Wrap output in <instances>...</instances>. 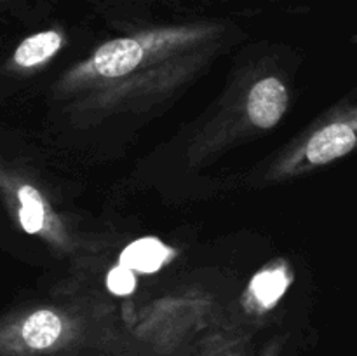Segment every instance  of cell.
<instances>
[{"mask_svg":"<svg viewBox=\"0 0 357 356\" xmlns=\"http://www.w3.org/2000/svg\"><path fill=\"white\" fill-rule=\"evenodd\" d=\"M246 108L248 117L257 128H274L288 108V89L279 79L267 77L251 87Z\"/></svg>","mask_w":357,"mask_h":356,"instance_id":"6da1fadb","label":"cell"},{"mask_svg":"<svg viewBox=\"0 0 357 356\" xmlns=\"http://www.w3.org/2000/svg\"><path fill=\"white\" fill-rule=\"evenodd\" d=\"M143 54V45L135 38H115L94 52L93 68L108 79L124 77L138 68Z\"/></svg>","mask_w":357,"mask_h":356,"instance_id":"7a4b0ae2","label":"cell"},{"mask_svg":"<svg viewBox=\"0 0 357 356\" xmlns=\"http://www.w3.org/2000/svg\"><path fill=\"white\" fill-rule=\"evenodd\" d=\"M356 147L354 126L333 122L312 135L305 147V157L310 164H326L345 156Z\"/></svg>","mask_w":357,"mask_h":356,"instance_id":"3957f363","label":"cell"},{"mask_svg":"<svg viewBox=\"0 0 357 356\" xmlns=\"http://www.w3.org/2000/svg\"><path fill=\"white\" fill-rule=\"evenodd\" d=\"M171 251L166 244L155 237H142L129 244L121 255V265H126L131 271L155 272L162 267Z\"/></svg>","mask_w":357,"mask_h":356,"instance_id":"277c9868","label":"cell"},{"mask_svg":"<svg viewBox=\"0 0 357 356\" xmlns=\"http://www.w3.org/2000/svg\"><path fill=\"white\" fill-rule=\"evenodd\" d=\"M63 44V38L58 31H40L37 35L24 38L17 49L14 51L13 61L17 66L23 68H30V66H37L40 63L47 61L49 58L59 51Z\"/></svg>","mask_w":357,"mask_h":356,"instance_id":"5b68a950","label":"cell"},{"mask_svg":"<svg viewBox=\"0 0 357 356\" xmlns=\"http://www.w3.org/2000/svg\"><path fill=\"white\" fill-rule=\"evenodd\" d=\"M20 199V223L28 234H35L42 230L45 222V209L40 195L30 185H21L17 188Z\"/></svg>","mask_w":357,"mask_h":356,"instance_id":"8992f818","label":"cell"},{"mask_svg":"<svg viewBox=\"0 0 357 356\" xmlns=\"http://www.w3.org/2000/svg\"><path fill=\"white\" fill-rule=\"evenodd\" d=\"M288 286V278H286L282 269H272V271H264L258 276H255L251 283V292L255 299L265 307H271L281 299Z\"/></svg>","mask_w":357,"mask_h":356,"instance_id":"52a82bcc","label":"cell"},{"mask_svg":"<svg viewBox=\"0 0 357 356\" xmlns=\"http://www.w3.org/2000/svg\"><path fill=\"white\" fill-rule=\"evenodd\" d=\"M107 285L108 290L115 295H129L136 288V276L131 269L119 264L117 267L108 272Z\"/></svg>","mask_w":357,"mask_h":356,"instance_id":"ba28073f","label":"cell"}]
</instances>
